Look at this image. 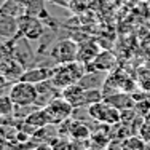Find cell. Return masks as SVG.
<instances>
[{"instance_id": "cell-10", "label": "cell", "mask_w": 150, "mask_h": 150, "mask_svg": "<svg viewBox=\"0 0 150 150\" xmlns=\"http://www.w3.org/2000/svg\"><path fill=\"white\" fill-rule=\"evenodd\" d=\"M104 101L109 102V104H112L113 107H117L121 112H123V110H131L136 107V99L129 94V93H115V94H112V96L104 98Z\"/></svg>"}, {"instance_id": "cell-6", "label": "cell", "mask_w": 150, "mask_h": 150, "mask_svg": "<svg viewBox=\"0 0 150 150\" xmlns=\"http://www.w3.org/2000/svg\"><path fill=\"white\" fill-rule=\"evenodd\" d=\"M78 46L80 45L72 38H64V40H59L53 45L50 56H51V59H54L56 64L72 62L78 58Z\"/></svg>"}, {"instance_id": "cell-9", "label": "cell", "mask_w": 150, "mask_h": 150, "mask_svg": "<svg viewBox=\"0 0 150 150\" xmlns=\"http://www.w3.org/2000/svg\"><path fill=\"white\" fill-rule=\"evenodd\" d=\"M115 66V58L109 51H101L91 64L86 66L88 72H110Z\"/></svg>"}, {"instance_id": "cell-15", "label": "cell", "mask_w": 150, "mask_h": 150, "mask_svg": "<svg viewBox=\"0 0 150 150\" xmlns=\"http://www.w3.org/2000/svg\"><path fill=\"white\" fill-rule=\"evenodd\" d=\"M120 150H145V141L141 136H129L125 141H121Z\"/></svg>"}, {"instance_id": "cell-3", "label": "cell", "mask_w": 150, "mask_h": 150, "mask_svg": "<svg viewBox=\"0 0 150 150\" xmlns=\"http://www.w3.org/2000/svg\"><path fill=\"white\" fill-rule=\"evenodd\" d=\"M88 115L101 125H117L121 121V110L105 101L96 102L88 107Z\"/></svg>"}, {"instance_id": "cell-7", "label": "cell", "mask_w": 150, "mask_h": 150, "mask_svg": "<svg viewBox=\"0 0 150 150\" xmlns=\"http://www.w3.org/2000/svg\"><path fill=\"white\" fill-rule=\"evenodd\" d=\"M53 74H54V67H32L29 70H24V74L21 75L19 80L38 85L42 81L51 80Z\"/></svg>"}, {"instance_id": "cell-2", "label": "cell", "mask_w": 150, "mask_h": 150, "mask_svg": "<svg viewBox=\"0 0 150 150\" xmlns=\"http://www.w3.org/2000/svg\"><path fill=\"white\" fill-rule=\"evenodd\" d=\"M8 96L11 98V101L15 102L16 107H30L37 104L38 99V91L37 85L29 83V81L18 80L11 85L8 91Z\"/></svg>"}, {"instance_id": "cell-22", "label": "cell", "mask_w": 150, "mask_h": 150, "mask_svg": "<svg viewBox=\"0 0 150 150\" xmlns=\"http://www.w3.org/2000/svg\"><path fill=\"white\" fill-rule=\"evenodd\" d=\"M5 42H6V38H3V37H0V46H2L3 43H5Z\"/></svg>"}, {"instance_id": "cell-8", "label": "cell", "mask_w": 150, "mask_h": 150, "mask_svg": "<svg viewBox=\"0 0 150 150\" xmlns=\"http://www.w3.org/2000/svg\"><path fill=\"white\" fill-rule=\"evenodd\" d=\"M0 37L6 38V40H15L19 37L18 18L0 13Z\"/></svg>"}, {"instance_id": "cell-16", "label": "cell", "mask_w": 150, "mask_h": 150, "mask_svg": "<svg viewBox=\"0 0 150 150\" xmlns=\"http://www.w3.org/2000/svg\"><path fill=\"white\" fill-rule=\"evenodd\" d=\"M15 102L8 94L0 96V117H11L15 113Z\"/></svg>"}, {"instance_id": "cell-17", "label": "cell", "mask_w": 150, "mask_h": 150, "mask_svg": "<svg viewBox=\"0 0 150 150\" xmlns=\"http://www.w3.org/2000/svg\"><path fill=\"white\" fill-rule=\"evenodd\" d=\"M50 144L53 145V150H72V144L64 137H54L50 141Z\"/></svg>"}, {"instance_id": "cell-1", "label": "cell", "mask_w": 150, "mask_h": 150, "mask_svg": "<svg viewBox=\"0 0 150 150\" xmlns=\"http://www.w3.org/2000/svg\"><path fill=\"white\" fill-rule=\"evenodd\" d=\"M86 66L81 64L80 61H72L66 64H56L54 66V74L51 77V81L58 90L62 91L64 88L70 85L80 83V80L86 74Z\"/></svg>"}, {"instance_id": "cell-18", "label": "cell", "mask_w": 150, "mask_h": 150, "mask_svg": "<svg viewBox=\"0 0 150 150\" xmlns=\"http://www.w3.org/2000/svg\"><path fill=\"white\" fill-rule=\"evenodd\" d=\"M139 85H141V88L144 91H150V70L144 69L139 72Z\"/></svg>"}, {"instance_id": "cell-20", "label": "cell", "mask_w": 150, "mask_h": 150, "mask_svg": "<svg viewBox=\"0 0 150 150\" xmlns=\"http://www.w3.org/2000/svg\"><path fill=\"white\" fill-rule=\"evenodd\" d=\"M34 150H53V145L50 142H40L38 145H35Z\"/></svg>"}, {"instance_id": "cell-12", "label": "cell", "mask_w": 150, "mask_h": 150, "mask_svg": "<svg viewBox=\"0 0 150 150\" xmlns=\"http://www.w3.org/2000/svg\"><path fill=\"white\" fill-rule=\"evenodd\" d=\"M26 121L29 126L35 128V129H40V128H45L48 126L50 123V118H48V113H46L45 107H38V109H35L32 113H29V115L26 117Z\"/></svg>"}, {"instance_id": "cell-11", "label": "cell", "mask_w": 150, "mask_h": 150, "mask_svg": "<svg viewBox=\"0 0 150 150\" xmlns=\"http://www.w3.org/2000/svg\"><path fill=\"white\" fill-rule=\"evenodd\" d=\"M99 53H101V48L98 46V43H94V42H86V43L78 46L77 61H80L81 64L88 66V64H91L93 61L96 59V56H98Z\"/></svg>"}, {"instance_id": "cell-4", "label": "cell", "mask_w": 150, "mask_h": 150, "mask_svg": "<svg viewBox=\"0 0 150 150\" xmlns=\"http://www.w3.org/2000/svg\"><path fill=\"white\" fill-rule=\"evenodd\" d=\"M18 26H19V37L29 42L38 40L45 34V26L42 23V18L29 15V13L18 18Z\"/></svg>"}, {"instance_id": "cell-21", "label": "cell", "mask_w": 150, "mask_h": 150, "mask_svg": "<svg viewBox=\"0 0 150 150\" xmlns=\"http://www.w3.org/2000/svg\"><path fill=\"white\" fill-rule=\"evenodd\" d=\"M6 78L5 77H2V75H0V96L3 94V90H5V86H6Z\"/></svg>"}, {"instance_id": "cell-5", "label": "cell", "mask_w": 150, "mask_h": 150, "mask_svg": "<svg viewBox=\"0 0 150 150\" xmlns=\"http://www.w3.org/2000/svg\"><path fill=\"white\" fill-rule=\"evenodd\" d=\"M45 110L48 113V118L51 125H61L66 123L67 120H70L74 113V105L62 96H58L56 99H53L48 105H45Z\"/></svg>"}, {"instance_id": "cell-19", "label": "cell", "mask_w": 150, "mask_h": 150, "mask_svg": "<svg viewBox=\"0 0 150 150\" xmlns=\"http://www.w3.org/2000/svg\"><path fill=\"white\" fill-rule=\"evenodd\" d=\"M141 137L145 142H150V120L144 121V125L141 126Z\"/></svg>"}, {"instance_id": "cell-13", "label": "cell", "mask_w": 150, "mask_h": 150, "mask_svg": "<svg viewBox=\"0 0 150 150\" xmlns=\"http://www.w3.org/2000/svg\"><path fill=\"white\" fill-rule=\"evenodd\" d=\"M0 13L19 18V16L26 15L27 10H26V5H24L23 0H3V3L0 5Z\"/></svg>"}, {"instance_id": "cell-14", "label": "cell", "mask_w": 150, "mask_h": 150, "mask_svg": "<svg viewBox=\"0 0 150 150\" xmlns=\"http://www.w3.org/2000/svg\"><path fill=\"white\" fill-rule=\"evenodd\" d=\"M69 134L75 141H85V139H88L91 136V129L81 121L69 120Z\"/></svg>"}, {"instance_id": "cell-23", "label": "cell", "mask_w": 150, "mask_h": 150, "mask_svg": "<svg viewBox=\"0 0 150 150\" xmlns=\"http://www.w3.org/2000/svg\"><path fill=\"white\" fill-rule=\"evenodd\" d=\"M149 117H150V113H149Z\"/></svg>"}]
</instances>
